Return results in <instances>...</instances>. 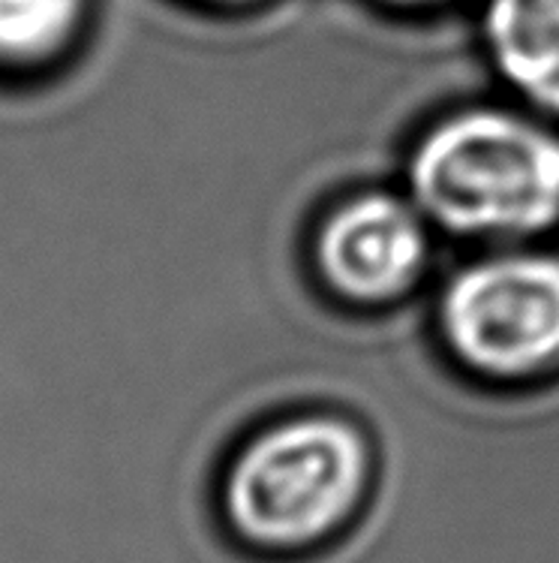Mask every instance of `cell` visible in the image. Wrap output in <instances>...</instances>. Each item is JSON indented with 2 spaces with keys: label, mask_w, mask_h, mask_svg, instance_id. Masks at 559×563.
<instances>
[{
  "label": "cell",
  "mask_w": 559,
  "mask_h": 563,
  "mask_svg": "<svg viewBox=\"0 0 559 563\" xmlns=\"http://www.w3.org/2000/svg\"><path fill=\"white\" fill-rule=\"evenodd\" d=\"M377 467V440L358 416L334 404L289 407L228 449L217 476L220 521L250 552H316L361 516Z\"/></svg>",
  "instance_id": "cell-1"
},
{
  "label": "cell",
  "mask_w": 559,
  "mask_h": 563,
  "mask_svg": "<svg viewBox=\"0 0 559 563\" xmlns=\"http://www.w3.org/2000/svg\"><path fill=\"white\" fill-rule=\"evenodd\" d=\"M403 190L436 235L536 244L559 227V124L521 103H469L412 139Z\"/></svg>",
  "instance_id": "cell-2"
},
{
  "label": "cell",
  "mask_w": 559,
  "mask_h": 563,
  "mask_svg": "<svg viewBox=\"0 0 559 563\" xmlns=\"http://www.w3.org/2000/svg\"><path fill=\"white\" fill-rule=\"evenodd\" d=\"M436 344L457 379L484 391L559 383V251L488 247L457 268L434 308Z\"/></svg>",
  "instance_id": "cell-3"
},
{
  "label": "cell",
  "mask_w": 559,
  "mask_h": 563,
  "mask_svg": "<svg viewBox=\"0 0 559 563\" xmlns=\"http://www.w3.org/2000/svg\"><path fill=\"white\" fill-rule=\"evenodd\" d=\"M436 230L400 190L337 199L310 235V272L322 292L353 311H389L424 284Z\"/></svg>",
  "instance_id": "cell-4"
},
{
  "label": "cell",
  "mask_w": 559,
  "mask_h": 563,
  "mask_svg": "<svg viewBox=\"0 0 559 563\" xmlns=\"http://www.w3.org/2000/svg\"><path fill=\"white\" fill-rule=\"evenodd\" d=\"M479 40L514 103L559 124V0H481Z\"/></svg>",
  "instance_id": "cell-5"
},
{
  "label": "cell",
  "mask_w": 559,
  "mask_h": 563,
  "mask_svg": "<svg viewBox=\"0 0 559 563\" xmlns=\"http://www.w3.org/2000/svg\"><path fill=\"white\" fill-rule=\"evenodd\" d=\"M88 0H0V60L40 64L79 34Z\"/></svg>",
  "instance_id": "cell-6"
},
{
  "label": "cell",
  "mask_w": 559,
  "mask_h": 563,
  "mask_svg": "<svg viewBox=\"0 0 559 563\" xmlns=\"http://www.w3.org/2000/svg\"><path fill=\"white\" fill-rule=\"evenodd\" d=\"M370 3L385 12H398V15H424V12L446 10L455 0H370Z\"/></svg>",
  "instance_id": "cell-7"
},
{
  "label": "cell",
  "mask_w": 559,
  "mask_h": 563,
  "mask_svg": "<svg viewBox=\"0 0 559 563\" xmlns=\"http://www.w3.org/2000/svg\"><path fill=\"white\" fill-rule=\"evenodd\" d=\"M187 3H193L199 10H208V12H250V10H259L265 7L268 0H187Z\"/></svg>",
  "instance_id": "cell-8"
}]
</instances>
